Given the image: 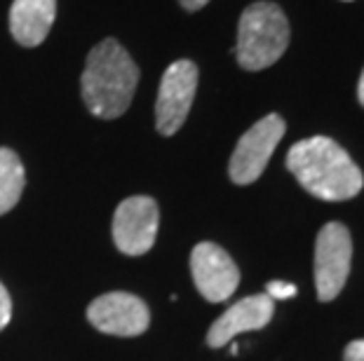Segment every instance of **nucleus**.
I'll use <instances>...</instances> for the list:
<instances>
[{
  "label": "nucleus",
  "mask_w": 364,
  "mask_h": 361,
  "mask_svg": "<svg viewBox=\"0 0 364 361\" xmlns=\"http://www.w3.org/2000/svg\"><path fill=\"white\" fill-rule=\"evenodd\" d=\"M287 169L306 193L324 202L353 199L364 186L360 167L329 136H311L294 143L287 152Z\"/></svg>",
  "instance_id": "f257e3e1"
},
{
  "label": "nucleus",
  "mask_w": 364,
  "mask_h": 361,
  "mask_svg": "<svg viewBox=\"0 0 364 361\" xmlns=\"http://www.w3.org/2000/svg\"><path fill=\"white\" fill-rule=\"evenodd\" d=\"M136 82L139 68L127 50L115 38H106L87 55L80 78L82 101L97 118L115 120L129 109Z\"/></svg>",
  "instance_id": "f03ea898"
},
{
  "label": "nucleus",
  "mask_w": 364,
  "mask_h": 361,
  "mask_svg": "<svg viewBox=\"0 0 364 361\" xmlns=\"http://www.w3.org/2000/svg\"><path fill=\"white\" fill-rule=\"evenodd\" d=\"M289 45V21L280 5L261 0L240 17L235 57L245 71H263L284 55Z\"/></svg>",
  "instance_id": "7ed1b4c3"
},
{
  "label": "nucleus",
  "mask_w": 364,
  "mask_h": 361,
  "mask_svg": "<svg viewBox=\"0 0 364 361\" xmlns=\"http://www.w3.org/2000/svg\"><path fill=\"white\" fill-rule=\"evenodd\" d=\"M353 263V237L343 223H327L315 240L317 298L329 303L343 291Z\"/></svg>",
  "instance_id": "20e7f679"
},
{
  "label": "nucleus",
  "mask_w": 364,
  "mask_h": 361,
  "mask_svg": "<svg viewBox=\"0 0 364 361\" xmlns=\"http://www.w3.org/2000/svg\"><path fill=\"white\" fill-rule=\"evenodd\" d=\"M284 120L280 115L270 113L266 118H261L257 125H252L247 132L240 136V141L230 157L228 174L230 181L237 186H250L259 179L266 169L270 155L275 152L277 143L284 136Z\"/></svg>",
  "instance_id": "39448f33"
},
{
  "label": "nucleus",
  "mask_w": 364,
  "mask_h": 361,
  "mask_svg": "<svg viewBox=\"0 0 364 361\" xmlns=\"http://www.w3.org/2000/svg\"><path fill=\"white\" fill-rule=\"evenodd\" d=\"M198 89V66L188 59L174 61L162 73L158 101H156V127L162 136H174L191 113Z\"/></svg>",
  "instance_id": "423d86ee"
},
{
  "label": "nucleus",
  "mask_w": 364,
  "mask_h": 361,
  "mask_svg": "<svg viewBox=\"0 0 364 361\" xmlns=\"http://www.w3.org/2000/svg\"><path fill=\"white\" fill-rule=\"evenodd\" d=\"M160 226V209L153 197L134 195L115 209L113 242L127 256H144L153 249Z\"/></svg>",
  "instance_id": "0eeeda50"
},
{
  "label": "nucleus",
  "mask_w": 364,
  "mask_h": 361,
  "mask_svg": "<svg viewBox=\"0 0 364 361\" xmlns=\"http://www.w3.org/2000/svg\"><path fill=\"white\" fill-rule=\"evenodd\" d=\"M87 319L97 331L108 335H141L151 324V312L141 298L125 291L99 296L87 307Z\"/></svg>",
  "instance_id": "6e6552de"
},
{
  "label": "nucleus",
  "mask_w": 364,
  "mask_h": 361,
  "mask_svg": "<svg viewBox=\"0 0 364 361\" xmlns=\"http://www.w3.org/2000/svg\"><path fill=\"white\" fill-rule=\"evenodd\" d=\"M191 274L200 296L209 303H223L235 294L240 270L235 260L214 242H200L191 253Z\"/></svg>",
  "instance_id": "1a4fd4ad"
},
{
  "label": "nucleus",
  "mask_w": 364,
  "mask_h": 361,
  "mask_svg": "<svg viewBox=\"0 0 364 361\" xmlns=\"http://www.w3.org/2000/svg\"><path fill=\"white\" fill-rule=\"evenodd\" d=\"M275 301H270L266 294L250 296L230 305L219 319L214 321L207 333L209 348H223V345L233 343V338L247 331H259L273 319Z\"/></svg>",
  "instance_id": "9d476101"
},
{
  "label": "nucleus",
  "mask_w": 364,
  "mask_h": 361,
  "mask_svg": "<svg viewBox=\"0 0 364 361\" xmlns=\"http://www.w3.org/2000/svg\"><path fill=\"white\" fill-rule=\"evenodd\" d=\"M57 17V0H14L10 7L12 38L24 48H38Z\"/></svg>",
  "instance_id": "9b49d317"
},
{
  "label": "nucleus",
  "mask_w": 364,
  "mask_h": 361,
  "mask_svg": "<svg viewBox=\"0 0 364 361\" xmlns=\"http://www.w3.org/2000/svg\"><path fill=\"white\" fill-rule=\"evenodd\" d=\"M26 186V172L19 155L10 148H0V216L17 206Z\"/></svg>",
  "instance_id": "f8f14e48"
},
{
  "label": "nucleus",
  "mask_w": 364,
  "mask_h": 361,
  "mask_svg": "<svg viewBox=\"0 0 364 361\" xmlns=\"http://www.w3.org/2000/svg\"><path fill=\"white\" fill-rule=\"evenodd\" d=\"M296 287L289 282H268L266 284V296L270 301H287V298H294L296 296Z\"/></svg>",
  "instance_id": "ddd939ff"
},
{
  "label": "nucleus",
  "mask_w": 364,
  "mask_h": 361,
  "mask_svg": "<svg viewBox=\"0 0 364 361\" xmlns=\"http://www.w3.org/2000/svg\"><path fill=\"white\" fill-rule=\"evenodd\" d=\"M10 319H12V298L7 294V289L0 284V331L10 324Z\"/></svg>",
  "instance_id": "4468645a"
},
{
  "label": "nucleus",
  "mask_w": 364,
  "mask_h": 361,
  "mask_svg": "<svg viewBox=\"0 0 364 361\" xmlns=\"http://www.w3.org/2000/svg\"><path fill=\"white\" fill-rule=\"evenodd\" d=\"M343 361H364V340L348 343V348L343 352Z\"/></svg>",
  "instance_id": "2eb2a0df"
},
{
  "label": "nucleus",
  "mask_w": 364,
  "mask_h": 361,
  "mask_svg": "<svg viewBox=\"0 0 364 361\" xmlns=\"http://www.w3.org/2000/svg\"><path fill=\"white\" fill-rule=\"evenodd\" d=\"M183 10H188V12H198V10H203V7L209 3V0H179Z\"/></svg>",
  "instance_id": "dca6fc26"
},
{
  "label": "nucleus",
  "mask_w": 364,
  "mask_h": 361,
  "mask_svg": "<svg viewBox=\"0 0 364 361\" xmlns=\"http://www.w3.org/2000/svg\"><path fill=\"white\" fill-rule=\"evenodd\" d=\"M358 99H360V104L364 106V71H362L360 82H358Z\"/></svg>",
  "instance_id": "f3484780"
}]
</instances>
